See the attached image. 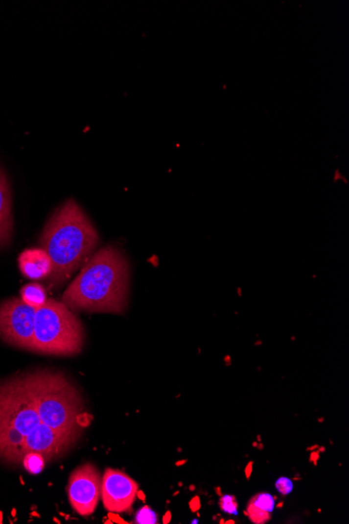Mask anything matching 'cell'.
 Segmentation results:
<instances>
[{
	"mask_svg": "<svg viewBox=\"0 0 349 524\" xmlns=\"http://www.w3.org/2000/svg\"><path fill=\"white\" fill-rule=\"evenodd\" d=\"M18 265L22 274L29 279L48 278L52 272V262L42 248H29L23 251Z\"/></svg>",
	"mask_w": 349,
	"mask_h": 524,
	"instance_id": "ba28073f",
	"label": "cell"
},
{
	"mask_svg": "<svg viewBox=\"0 0 349 524\" xmlns=\"http://www.w3.org/2000/svg\"><path fill=\"white\" fill-rule=\"evenodd\" d=\"M102 477L93 464L77 467L68 480V499L73 511L88 517L95 511L100 497Z\"/></svg>",
	"mask_w": 349,
	"mask_h": 524,
	"instance_id": "8992f818",
	"label": "cell"
},
{
	"mask_svg": "<svg viewBox=\"0 0 349 524\" xmlns=\"http://www.w3.org/2000/svg\"><path fill=\"white\" fill-rule=\"evenodd\" d=\"M138 489V483L125 472L107 469L100 487V497L105 508L115 514L129 512L135 502Z\"/></svg>",
	"mask_w": 349,
	"mask_h": 524,
	"instance_id": "52a82bcc",
	"label": "cell"
},
{
	"mask_svg": "<svg viewBox=\"0 0 349 524\" xmlns=\"http://www.w3.org/2000/svg\"><path fill=\"white\" fill-rule=\"evenodd\" d=\"M98 242L94 226L74 200H67L57 208L40 238L42 249L52 262L50 283L63 285L90 259Z\"/></svg>",
	"mask_w": 349,
	"mask_h": 524,
	"instance_id": "3957f363",
	"label": "cell"
},
{
	"mask_svg": "<svg viewBox=\"0 0 349 524\" xmlns=\"http://www.w3.org/2000/svg\"><path fill=\"white\" fill-rule=\"evenodd\" d=\"M37 309L21 299L0 303V338L11 346L30 350L34 340Z\"/></svg>",
	"mask_w": 349,
	"mask_h": 524,
	"instance_id": "5b68a950",
	"label": "cell"
},
{
	"mask_svg": "<svg viewBox=\"0 0 349 524\" xmlns=\"http://www.w3.org/2000/svg\"><path fill=\"white\" fill-rule=\"evenodd\" d=\"M275 508V498L269 493H259L248 503L247 515L251 522L263 524L271 519Z\"/></svg>",
	"mask_w": 349,
	"mask_h": 524,
	"instance_id": "30bf717a",
	"label": "cell"
},
{
	"mask_svg": "<svg viewBox=\"0 0 349 524\" xmlns=\"http://www.w3.org/2000/svg\"><path fill=\"white\" fill-rule=\"evenodd\" d=\"M135 523H142V524L157 523V516L149 506L145 505L137 512Z\"/></svg>",
	"mask_w": 349,
	"mask_h": 524,
	"instance_id": "4fadbf2b",
	"label": "cell"
},
{
	"mask_svg": "<svg viewBox=\"0 0 349 524\" xmlns=\"http://www.w3.org/2000/svg\"><path fill=\"white\" fill-rule=\"evenodd\" d=\"M21 299L36 309L42 307L47 300L44 288L39 284H28L21 289Z\"/></svg>",
	"mask_w": 349,
	"mask_h": 524,
	"instance_id": "8fae6325",
	"label": "cell"
},
{
	"mask_svg": "<svg viewBox=\"0 0 349 524\" xmlns=\"http://www.w3.org/2000/svg\"><path fill=\"white\" fill-rule=\"evenodd\" d=\"M1 521H2V513L0 512V523H2Z\"/></svg>",
	"mask_w": 349,
	"mask_h": 524,
	"instance_id": "2e32d148",
	"label": "cell"
},
{
	"mask_svg": "<svg viewBox=\"0 0 349 524\" xmlns=\"http://www.w3.org/2000/svg\"><path fill=\"white\" fill-rule=\"evenodd\" d=\"M84 340L83 324L66 304L47 299L37 309L30 350L45 355L73 356L81 353Z\"/></svg>",
	"mask_w": 349,
	"mask_h": 524,
	"instance_id": "277c9868",
	"label": "cell"
},
{
	"mask_svg": "<svg viewBox=\"0 0 349 524\" xmlns=\"http://www.w3.org/2000/svg\"><path fill=\"white\" fill-rule=\"evenodd\" d=\"M45 458L40 453L29 452L22 458V464L25 470L30 474H39L42 472L45 466Z\"/></svg>",
	"mask_w": 349,
	"mask_h": 524,
	"instance_id": "7c38bea8",
	"label": "cell"
},
{
	"mask_svg": "<svg viewBox=\"0 0 349 524\" xmlns=\"http://www.w3.org/2000/svg\"><path fill=\"white\" fill-rule=\"evenodd\" d=\"M75 443L42 421L29 374L0 386V458L19 464L27 453L37 452L45 460H55Z\"/></svg>",
	"mask_w": 349,
	"mask_h": 524,
	"instance_id": "6da1fadb",
	"label": "cell"
},
{
	"mask_svg": "<svg viewBox=\"0 0 349 524\" xmlns=\"http://www.w3.org/2000/svg\"><path fill=\"white\" fill-rule=\"evenodd\" d=\"M129 281L127 257L117 247L108 245L85 263L62 302L71 311L121 314L128 304Z\"/></svg>",
	"mask_w": 349,
	"mask_h": 524,
	"instance_id": "7a4b0ae2",
	"label": "cell"
},
{
	"mask_svg": "<svg viewBox=\"0 0 349 524\" xmlns=\"http://www.w3.org/2000/svg\"><path fill=\"white\" fill-rule=\"evenodd\" d=\"M12 198L4 170L0 167V248L10 245L13 233Z\"/></svg>",
	"mask_w": 349,
	"mask_h": 524,
	"instance_id": "9c48e42d",
	"label": "cell"
},
{
	"mask_svg": "<svg viewBox=\"0 0 349 524\" xmlns=\"http://www.w3.org/2000/svg\"><path fill=\"white\" fill-rule=\"evenodd\" d=\"M275 486L277 490L283 495L290 494L293 490V482L291 481V479L284 478V477H282V478H279L277 482L275 483Z\"/></svg>",
	"mask_w": 349,
	"mask_h": 524,
	"instance_id": "9a60e30c",
	"label": "cell"
},
{
	"mask_svg": "<svg viewBox=\"0 0 349 524\" xmlns=\"http://www.w3.org/2000/svg\"><path fill=\"white\" fill-rule=\"evenodd\" d=\"M220 506L222 511L228 515H237L238 513L236 499L232 495H224L220 500Z\"/></svg>",
	"mask_w": 349,
	"mask_h": 524,
	"instance_id": "5bb4252c",
	"label": "cell"
}]
</instances>
